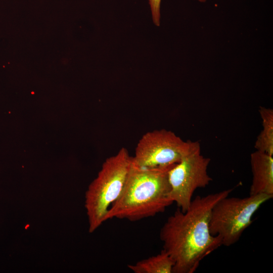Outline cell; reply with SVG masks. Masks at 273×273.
I'll list each match as a JSON object with an SVG mask.
<instances>
[{
	"mask_svg": "<svg viewBox=\"0 0 273 273\" xmlns=\"http://www.w3.org/2000/svg\"><path fill=\"white\" fill-rule=\"evenodd\" d=\"M273 196L260 194L244 198L229 197L220 199L213 206L209 228L210 234L218 236L222 245L236 243L252 222L255 212Z\"/></svg>",
	"mask_w": 273,
	"mask_h": 273,
	"instance_id": "4",
	"label": "cell"
},
{
	"mask_svg": "<svg viewBox=\"0 0 273 273\" xmlns=\"http://www.w3.org/2000/svg\"><path fill=\"white\" fill-rule=\"evenodd\" d=\"M210 159L201 154L199 142H192L189 152L168 171L170 197L183 212L189 207L195 191L212 181L208 173Z\"/></svg>",
	"mask_w": 273,
	"mask_h": 273,
	"instance_id": "5",
	"label": "cell"
},
{
	"mask_svg": "<svg viewBox=\"0 0 273 273\" xmlns=\"http://www.w3.org/2000/svg\"><path fill=\"white\" fill-rule=\"evenodd\" d=\"M259 112L262 129L257 137L254 147L257 151L273 156V109L260 107Z\"/></svg>",
	"mask_w": 273,
	"mask_h": 273,
	"instance_id": "9",
	"label": "cell"
},
{
	"mask_svg": "<svg viewBox=\"0 0 273 273\" xmlns=\"http://www.w3.org/2000/svg\"><path fill=\"white\" fill-rule=\"evenodd\" d=\"M150 6L152 19L157 26L160 25V5L161 0H148Z\"/></svg>",
	"mask_w": 273,
	"mask_h": 273,
	"instance_id": "10",
	"label": "cell"
},
{
	"mask_svg": "<svg viewBox=\"0 0 273 273\" xmlns=\"http://www.w3.org/2000/svg\"><path fill=\"white\" fill-rule=\"evenodd\" d=\"M233 189L193 199L188 209L179 208L170 216L160 230L163 249L174 262L173 273H193L200 262L222 245L219 237L210 234L211 210Z\"/></svg>",
	"mask_w": 273,
	"mask_h": 273,
	"instance_id": "1",
	"label": "cell"
},
{
	"mask_svg": "<svg viewBox=\"0 0 273 273\" xmlns=\"http://www.w3.org/2000/svg\"><path fill=\"white\" fill-rule=\"evenodd\" d=\"M131 164L132 157L122 148L105 161L97 177L89 185L85 195L89 233L105 221L109 208L122 192Z\"/></svg>",
	"mask_w": 273,
	"mask_h": 273,
	"instance_id": "3",
	"label": "cell"
},
{
	"mask_svg": "<svg viewBox=\"0 0 273 273\" xmlns=\"http://www.w3.org/2000/svg\"><path fill=\"white\" fill-rule=\"evenodd\" d=\"M252 180L249 195L273 196V156L256 150L251 154Z\"/></svg>",
	"mask_w": 273,
	"mask_h": 273,
	"instance_id": "7",
	"label": "cell"
},
{
	"mask_svg": "<svg viewBox=\"0 0 273 273\" xmlns=\"http://www.w3.org/2000/svg\"><path fill=\"white\" fill-rule=\"evenodd\" d=\"M173 267V260L163 250L156 255L128 265L134 273H172Z\"/></svg>",
	"mask_w": 273,
	"mask_h": 273,
	"instance_id": "8",
	"label": "cell"
},
{
	"mask_svg": "<svg viewBox=\"0 0 273 273\" xmlns=\"http://www.w3.org/2000/svg\"><path fill=\"white\" fill-rule=\"evenodd\" d=\"M199 2H201V3H204L205 2L206 0H198Z\"/></svg>",
	"mask_w": 273,
	"mask_h": 273,
	"instance_id": "11",
	"label": "cell"
},
{
	"mask_svg": "<svg viewBox=\"0 0 273 273\" xmlns=\"http://www.w3.org/2000/svg\"><path fill=\"white\" fill-rule=\"evenodd\" d=\"M174 165L148 168L132 161L122 192L109 208L105 221L118 218L135 221L164 212L173 203L168 171Z\"/></svg>",
	"mask_w": 273,
	"mask_h": 273,
	"instance_id": "2",
	"label": "cell"
},
{
	"mask_svg": "<svg viewBox=\"0 0 273 273\" xmlns=\"http://www.w3.org/2000/svg\"><path fill=\"white\" fill-rule=\"evenodd\" d=\"M191 143L165 129L148 132L138 143L132 163L148 168L173 165L189 152Z\"/></svg>",
	"mask_w": 273,
	"mask_h": 273,
	"instance_id": "6",
	"label": "cell"
}]
</instances>
